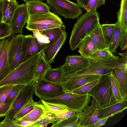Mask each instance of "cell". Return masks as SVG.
I'll use <instances>...</instances> for the list:
<instances>
[{"label":"cell","instance_id":"8d00e7d4","mask_svg":"<svg viewBox=\"0 0 127 127\" xmlns=\"http://www.w3.org/2000/svg\"><path fill=\"white\" fill-rule=\"evenodd\" d=\"M60 26H61L31 23L27 24L26 28L28 30L31 31L34 30L41 31L59 27Z\"/></svg>","mask_w":127,"mask_h":127},{"label":"cell","instance_id":"f6af8a7d","mask_svg":"<svg viewBox=\"0 0 127 127\" xmlns=\"http://www.w3.org/2000/svg\"><path fill=\"white\" fill-rule=\"evenodd\" d=\"M11 105L0 104V118L5 116L10 110Z\"/></svg>","mask_w":127,"mask_h":127},{"label":"cell","instance_id":"7dc6e473","mask_svg":"<svg viewBox=\"0 0 127 127\" xmlns=\"http://www.w3.org/2000/svg\"><path fill=\"white\" fill-rule=\"evenodd\" d=\"M0 127H17L13 123V121L4 119L0 122Z\"/></svg>","mask_w":127,"mask_h":127},{"label":"cell","instance_id":"836d02e7","mask_svg":"<svg viewBox=\"0 0 127 127\" xmlns=\"http://www.w3.org/2000/svg\"><path fill=\"white\" fill-rule=\"evenodd\" d=\"M32 97L15 115L14 117V119H18L22 118L34 108L35 106L38 102H34L33 99Z\"/></svg>","mask_w":127,"mask_h":127},{"label":"cell","instance_id":"bcb514c9","mask_svg":"<svg viewBox=\"0 0 127 127\" xmlns=\"http://www.w3.org/2000/svg\"><path fill=\"white\" fill-rule=\"evenodd\" d=\"M119 46L122 50H123L127 48V31L124 32Z\"/></svg>","mask_w":127,"mask_h":127},{"label":"cell","instance_id":"f1b7e54d","mask_svg":"<svg viewBox=\"0 0 127 127\" xmlns=\"http://www.w3.org/2000/svg\"><path fill=\"white\" fill-rule=\"evenodd\" d=\"M42 104L47 109L49 112L56 115L67 111L69 110L67 106L63 104L46 102L40 100Z\"/></svg>","mask_w":127,"mask_h":127},{"label":"cell","instance_id":"ab89813d","mask_svg":"<svg viewBox=\"0 0 127 127\" xmlns=\"http://www.w3.org/2000/svg\"><path fill=\"white\" fill-rule=\"evenodd\" d=\"M14 85L9 84L0 86V104H5V101L8 93Z\"/></svg>","mask_w":127,"mask_h":127},{"label":"cell","instance_id":"4dcf8cb0","mask_svg":"<svg viewBox=\"0 0 127 127\" xmlns=\"http://www.w3.org/2000/svg\"><path fill=\"white\" fill-rule=\"evenodd\" d=\"M101 26L102 32L108 48L112 40L115 28V24H103Z\"/></svg>","mask_w":127,"mask_h":127},{"label":"cell","instance_id":"681fc988","mask_svg":"<svg viewBox=\"0 0 127 127\" xmlns=\"http://www.w3.org/2000/svg\"><path fill=\"white\" fill-rule=\"evenodd\" d=\"M81 8L85 10L86 7L89 0H76Z\"/></svg>","mask_w":127,"mask_h":127},{"label":"cell","instance_id":"11a10c76","mask_svg":"<svg viewBox=\"0 0 127 127\" xmlns=\"http://www.w3.org/2000/svg\"><path fill=\"white\" fill-rule=\"evenodd\" d=\"M40 0L41 1H43V0Z\"/></svg>","mask_w":127,"mask_h":127},{"label":"cell","instance_id":"5bb4252c","mask_svg":"<svg viewBox=\"0 0 127 127\" xmlns=\"http://www.w3.org/2000/svg\"><path fill=\"white\" fill-rule=\"evenodd\" d=\"M65 27L63 25L59 27L41 31H32L33 36L36 37L46 47L52 44L58 40L65 32Z\"/></svg>","mask_w":127,"mask_h":127},{"label":"cell","instance_id":"9c48e42d","mask_svg":"<svg viewBox=\"0 0 127 127\" xmlns=\"http://www.w3.org/2000/svg\"><path fill=\"white\" fill-rule=\"evenodd\" d=\"M23 35L19 33L14 35L9 49L8 57L10 72L22 63V44Z\"/></svg>","mask_w":127,"mask_h":127},{"label":"cell","instance_id":"7402d4cb","mask_svg":"<svg viewBox=\"0 0 127 127\" xmlns=\"http://www.w3.org/2000/svg\"><path fill=\"white\" fill-rule=\"evenodd\" d=\"M2 22L10 25L11 19L19 5L17 1L2 0Z\"/></svg>","mask_w":127,"mask_h":127},{"label":"cell","instance_id":"d4e9b609","mask_svg":"<svg viewBox=\"0 0 127 127\" xmlns=\"http://www.w3.org/2000/svg\"><path fill=\"white\" fill-rule=\"evenodd\" d=\"M97 50L108 48L99 23L89 35Z\"/></svg>","mask_w":127,"mask_h":127},{"label":"cell","instance_id":"1f68e13d","mask_svg":"<svg viewBox=\"0 0 127 127\" xmlns=\"http://www.w3.org/2000/svg\"><path fill=\"white\" fill-rule=\"evenodd\" d=\"M120 19L121 24L124 32L127 31V0H122L120 8L118 11Z\"/></svg>","mask_w":127,"mask_h":127},{"label":"cell","instance_id":"e0dca14e","mask_svg":"<svg viewBox=\"0 0 127 127\" xmlns=\"http://www.w3.org/2000/svg\"><path fill=\"white\" fill-rule=\"evenodd\" d=\"M14 35H11L4 41L0 56V81L10 72L8 55L10 47Z\"/></svg>","mask_w":127,"mask_h":127},{"label":"cell","instance_id":"4fadbf2b","mask_svg":"<svg viewBox=\"0 0 127 127\" xmlns=\"http://www.w3.org/2000/svg\"><path fill=\"white\" fill-rule=\"evenodd\" d=\"M112 72L117 80L122 98L124 99L127 98V56L122 57L117 61Z\"/></svg>","mask_w":127,"mask_h":127},{"label":"cell","instance_id":"9a60e30c","mask_svg":"<svg viewBox=\"0 0 127 127\" xmlns=\"http://www.w3.org/2000/svg\"><path fill=\"white\" fill-rule=\"evenodd\" d=\"M65 60V63L63 65L65 77L87 67L90 64L89 59L81 55L68 56Z\"/></svg>","mask_w":127,"mask_h":127},{"label":"cell","instance_id":"f35d334b","mask_svg":"<svg viewBox=\"0 0 127 127\" xmlns=\"http://www.w3.org/2000/svg\"><path fill=\"white\" fill-rule=\"evenodd\" d=\"M82 112L76 110H69L65 112L58 114L56 115V122H58L72 116L79 115Z\"/></svg>","mask_w":127,"mask_h":127},{"label":"cell","instance_id":"8fae6325","mask_svg":"<svg viewBox=\"0 0 127 127\" xmlns=\"http://www.w3.org/2000/svg\"><path fill=\"white\" fill-rule=\"evenodd\" d=\"M99 109L98 103L93 97L91 105H86L83 111L79 116L78 127H93L94 124L98 119Z\"/></svg>","mask_w":127,"mask_h":127},{"label":"cell","instance_id":"816d5d0a","mask_svg":"<svg viewBox=\"0 0 127 127\" xmlns=\"http://www.w3.org/2000/svg\"><path fill=\"white\" fill-rule=\"evenodd\" d=\"M4 41V39L0 40V56L1 53Z\"/></svg>","mask_w":127,"mask_h":127},{"label":"cell","instance_id":"9f6ffc18","mask_svg":"<svg viewBox=\"0 0 127 127\" xmlns=\"http://www.w3.org/2000/svg\"><path fill=\"white\" fill-rule=\"evenodd\" d=\"M2 0H0V2Z\"/></svg>","mask_w":127,"mask_h":127},{"label":"cell","instance_id":"5b68a950","mask_svg":"<svg viewBox=\"0 0 127 127\" xmlns=\"http://www.w3.org/2000/svg\"><path fill=\"white\" fill-rule=\"evenodd\" d=\"M89 59L90 64L89 66L65 77L64 79L77 75L92 74L102 75L109 74L114 68L117 61L119 59L101 60Z\"/></svg>","mask_w":127,"mask_h":127},{"label":"cell","instance_id":"52a82bcc","mask_svg":"<svg viewBox=\"0 0 127 127\" xmlns=\"http://www.w3.org/2000/svg\"><path fill=\"white\" fill-rule=\"evenodd\" d=\"M36 81L35 79L31 82L25 85L12 103L4 119L12 121L14 120L15 115L33 97Z\"/></svg>","mask_w":127,"mask_h":127},{"label":"cell","instance_id":"b9f144b4","mask_svg":"<svg viewBox=\"0 0 127 127\" xmlns=\"http://www.w3.org/2000/svg\"><path fill=\"white\" fill-rule=\"evenodd\" d=\"M12 31L10 25L2 22L0 23V40L11 35Z\"/></svg>","mask_w":127,"mask_h":127},{"label":"cell","instance_id":"f907efd6","mask_svg":"<svg viewBox=\"0 0 127 127\" xmlns=\"http://www.w3.org/2000/svg\"><path fill=\"white\" fill-rule=\"evenodd\" d=\"M2 0L0 2V23L2 22Z\"/></svg>","mask_w":127,"mask_h":127},{"label":"cell","instance_id":"e575fe53","mask_svg":"<svg viewBox=\"0 0 127 127\" xmlns=\"http://www.w3.org/2000/svg\"><path fill=\"white\" fill-rule=\"evenodd\" d=\"M111 79L112 90L117 102L121 101L124 99L122 97L120 87L117 79L112 71L110 74Z\"/></svg>","mask_w":127,"mask_h":127},{"label":"cell","instance_id":"7bdbcfd3","mask_svg":"<svg viewBox=\"0 0 127 127\" xmlns=\"http://www.w3.org/2000/svg\"><path fill=\"white\" fill-rule=\"evenodd\" d=\"M51 123L53 124V122L46 117L44 114L38 120L33 123L30 127H46L48 124Z\"/></svg>","mask_w":127,"mask_h":127},{"label":"cell","instance_id":"6da1fadb","mask_svg":"<svg viewBox=\"0 0 127 127\" xmlns=\"http://www.w3.org/2000/svg\"><path fill=\"white\" fill-rule=\"evenodd\" d=\"M99 14L96 10L86 12L78 19L72 29L69 41L71 49L74 50L99 23Z\"/></svg>","mask_w":127,"mask_h":127},{"label":"cell","instance_id":"30bf717a","mask_svg":"<svg viewBox=\"0 0 127 127\" xmlns=\"http://www.w3.org/2000/svg\"><path fill=\"white\" fill-rule=\"evenodd\" d=\"M46 46L31 34L23 35L22 63L38 53L42 52Z\"/></svg>","mask_w":127,"mask_h":127},{"label":"cell","instance_id":"c3c4849f","mask_svg":"<svg viewBox=\"0 0 127 127\" xmlns=\"http://www.w3.org/2000/svg\"><path fill=\"white\" fill-rule=\"evenodd\" d=\"M108 118L107 117L98 119L94 124L93 127H98L104 125Z\"/></svg>","mask_w":127,"mask_h":127},{"label":"cell","instance_id":"f546056e","mask_svg":"<svg viewBox=\"0 0 127 127\" xmlns=\"http://www.w3.org/2000/svg\"><path fill=\"white\" fill-rule=\"evenodd\" d=\"M112 58L119 59L118 56L114 55L108 48L97 50L89 56V59L96 60H107Z\"/></svg>","mask_w":127,"mask_h":127},{"label":"cell","instance_id":"277c9868","mask_svg":"<svg viewBox=\"0 0 127 127\" xmlns=\"http://www.w3.org/2000/svg\"><path fill=\"white\" fill-rule=\"evenodd\" d=\"M90 96L88 94L80 95L72 92L66 93L53 98L40 100L49 103L63 104L66 106L69 110L82 112L86 106L90 103Z\"/></svg>","mask_w":127,"mask_h":127},{"label":"cell","instance_id":"2e32d148","mask_svg":"<svg viewBox=\"0 0 127 127\" xmlns=\"http://www.w3.org/2000/svg\"><path fill=\"white\" fill-rule=\"evenodd\" d=\"M28 16L26 4L18 5L14 13L10 24L11 35L22 33L24 27L27 23Z\"/></svg>","mask_w":127,"mask_h":127},{"label":"cell","instance_id":"60d3db41","mask_svg":"<svg viewBox=\"0 0 127 127\" xmlns=\"http://www.w3.org/2000/svg\"><path fill=\"white\" fill-rule=\"evenodd\" d=\"M105 0H89L86 7L85 10L90 12L96 10L102 5H105Z\"/></svg>","mask_w":127,"mask_h":127},{"label":"cell","instance_id":"3957f363","mask_svg":"<svg viewBox=\"0 0 127 127\" xmlns=\"http://www.w3.org/2000/svg\"><path fill=\"white\" fill-rule=\"evenodd\" d=\"M96 101L99 109L105 108L117 103L113 92L110 74L101 75L98 82L87 94Z\"/></svg>","mask_w":127,"mask_h":127},{"label":"cell","instance_id":"f5cc1de1","mask_svg":"<svg viewBox=\"0 0 127 127\" xmlns=\"http://www.w3.org/2000/svg\"><path fill=\"white\" fill-rule=\"evenodd\" d=\"M26 3H27L28 2L32 1L33 0H23Z\"/></svg>","mask_w":127,"mask_h":127},{"label":"cell","instance_id":"8992f818","mask_svg":"<svg viewBox=\"0 0 127 127\" xmlns=\"http://www.w3.org/2000/svg\"><path fill=\"white\" fill-rule=\"evenodd\" d=\"M46 0L52 11L65 19L78 18L82 13V10L78 4L68 0Z\"/></svg>","mask_w":127,"mask_h":127},{"label":"cell","instance_id":"ba28073f","mask_svg":"<svg viewBox=\"0 0 127 127\" xmlns=\"http://www.w3.org/2000/svg\"><path fill=\"white\" fill-rule=\"evenodd\" d=\"M34 93L40 99L55 97L65 93L61 84L58 85L42 78L36 81Z\"/></svg>","mask_w":127,"mask_h":127},{"label":"cell","instance_id":"db71d44e","mask_svg":"<svg viewBox=\"0 0 127 127\" xmlns=\"http://www.w3.org/2000/svg\"><path fill=\"white\" fill-rule=\"evenodd\" d=\"M11 0L13 1H16V0Z\"/></svg>","mask_w":127,"mask_h":127},{"label":"cell","instance_id":"484cf974","mask_svg":"<svg viewBox=\"0 0 127 127\" xmlns=\"http://www.w3.org/2000/svg\"><path fill=\"white\" fill-rule=\"evenodd\" d=\"M49 112L47 109L39 101L35 106L34 108L27 115L18 119L35 122L46 113Z\"/></svg>","mask_w":127,"mask_h":127},{"label":"cell","instance_id":"cb8c5ba5","mask_svg":"<svg viewBox=\"0 0 127 127\" xmlns=\"http://www.w3.org/2000/svg\"><path fill=\"white\" fill-rule=\"evenodd\" d=\"M117 17V21L115 24V30L112 39L108 48L112 53L116 52V50L119 46L124 32L121 25L119 14L118 12Z\"/></svg>","mask_w":127,"mask_h":127},{"label":"cell","instance_id":"7a4b0ae2","mask_svg":"<svg viewBox=\"0 0 127 127\" xmlns=\"http://www.w3.org/2000/svg\"><path fill=\"white\" fill-rule=\"evenodd\" d=\"M41 54L38 53L31 57L11 71L0 81V86L9 84L26 85L32 82L35 78L37 63Z\"/></svg>","mask_w":127,"mask_h":127},{"label":"cell","instance_id":"ffe728a7","mask_svg":"<svg viewBox=\"0 0 127 127\" xmlns=\"http://www.w3.org/2000/svg\"><path fill=\"white\" fill-rule=\"evenodd\" d=\"M127 108V99L109 106L99 109L98 119L112 117L115 115L121 112Z\"/></svg>","mask_w":127,"mask_h":127},{"label":"cell","instance_id":"4316f807","mask_svg":"<svg viewBox=\"0 0 127 127\" xmlns=\"http://www.w3.org/2000/svg\"><path fill=\"white\" fill-rule=\"evenodd\" d=\"M78 48L81 55L89 58L90 56L97 50L93 43L89 35L85 37L80 42Z\"/></svg>","mask_w":127,"mask_h":127},{"label":"cell","instance_id":"7c38bea8","mask_svg":"<svg viewBox=\"0 0 127 127\" xmlns=\"http://www.w3.org/2000/svg\"><path fill=\"white\" fill-rule=\"evenodd\" d=\"M101 76L92 74L73 76L64 79L61 85L65 93L72 92L87 83L99 80Z\"/></svg>","mask_w":127,"mask_h":127},{"label":"cell","instance_id":"d590c367","mask_svg":"<svg viewBox=\"0 0 127 127\" xmlns=\"http://www.w3.org/2000/svg\"><path fill=\"white\" fill-rule=\"evenodd\" d=\"M25 85L23 84L14 85L9 92L5 99V103L11 105L20 91Z\"/></svg>","mask_w":127,"mask_h":127},{"label":"cell","instance_id":"d6a6232c","mask_svg":"<svg viewBox=\"0 0 127 127\" xmlns=\"http://www.w3.org/2000/svg\"><path fill=\"white\" fill-rule=\"evenodd\" d=\"M79 115L72 116L58 122H55L51 126L52 127H78V121Z\"/></svg>","mask_w":127,"mask_h":127},{"label":"cell","instance_id":"d6986e66","mask_svg":"<svg viewBox=\"0 0 127 127\" xmlns=\"http://www.w3.org/2000/svg\"><path fill=\"white\" fill-rule=\"evenodd\" d=\"M66 37L67 33L65 31L56 42L46 46L42 50V54L48 63L50 64L54 62L57 54L64 43Z\"/></svg>","mask_w":127,"mask_h":127},{"label":"cell","instance_id":"74e56055","mask_svg":"<svg viewBox=\"0 0 127 127\" xmlns=\"http://www.w3.org/2000/svg\"><path fill=\"white\" fill-rule=\"evenodd\" d=\"M99 80H96L87 83L74 90L72 93L80 95L87 94L99 82Z\"/></svg>","mask_w":127,"mask_h":127},{"label":"cell","instance_id":"603a6c76","mask_svg":"<svg viewBox=\"0 0 127 127\" xmlns=\"http://www.w3.org/2000/svg\"><path fill=\"white\" fill-rule=\"evenodd\" d=\"M28 16L50 12V7L45 3L39 0H33L27 3Z\"/></svg>","mask_w":127,"mask_h":127},{"label":"cell","instance_id":"ac0fdd59","mask_svg":"<svg viewBox=\"0 0 127 127\" xmlns=\"http://www.w3.org/2000/svg\"><path fill=\"white\" fill-rule=\"evenodd\" d=\"M27 24L36 23L62 26L63 25L61 19L54 13H47L28 16Z\"/></svg>","mask_w":127,"mask_h":127},{"label":"cell","instance_id":"44dd1931","mask_svg":"<svg viewBox=\"0 0 127 127\" xmlns=\"http://www.w3.org/2000/svg\"><path fill=\"white\" fill-rule=\"evenodd\" d=\"M65 73L63 65L55 68L49 69L42 78L44 80L60 85L64 79Z\"/></svg>","mask_w":127,"mask_h":127},{"label":"cell","instance_id":"ee69618b","mask_svg":"<svg viewBox=\"0 0 127 127\" xmlns=\"http://www.w3.org/2000/svg\"><path fill=\"white\" fill-rule=\"evenodd\" d=\"M13 122L17 127H30L31 125L34 122L20 119H14L13 121Z\"/></svg>","mask_w":127,"mask_h":127},{"label":"cell","instance_id":"83f0119b","mask_svg":"<svg viewBox=\"0 0 127 127\" xmlns=\"http://www.w3.org/2000/svg\"><path fill=\"white\" fill-rule=\"evenodd\" d=\"M51 68L50 64L45 60L41 54L37 63L35 79L37 81L39 79L42 78L47 70Z\"/></svg>","mask_w":127,"mask_h":127}]
</instances>
